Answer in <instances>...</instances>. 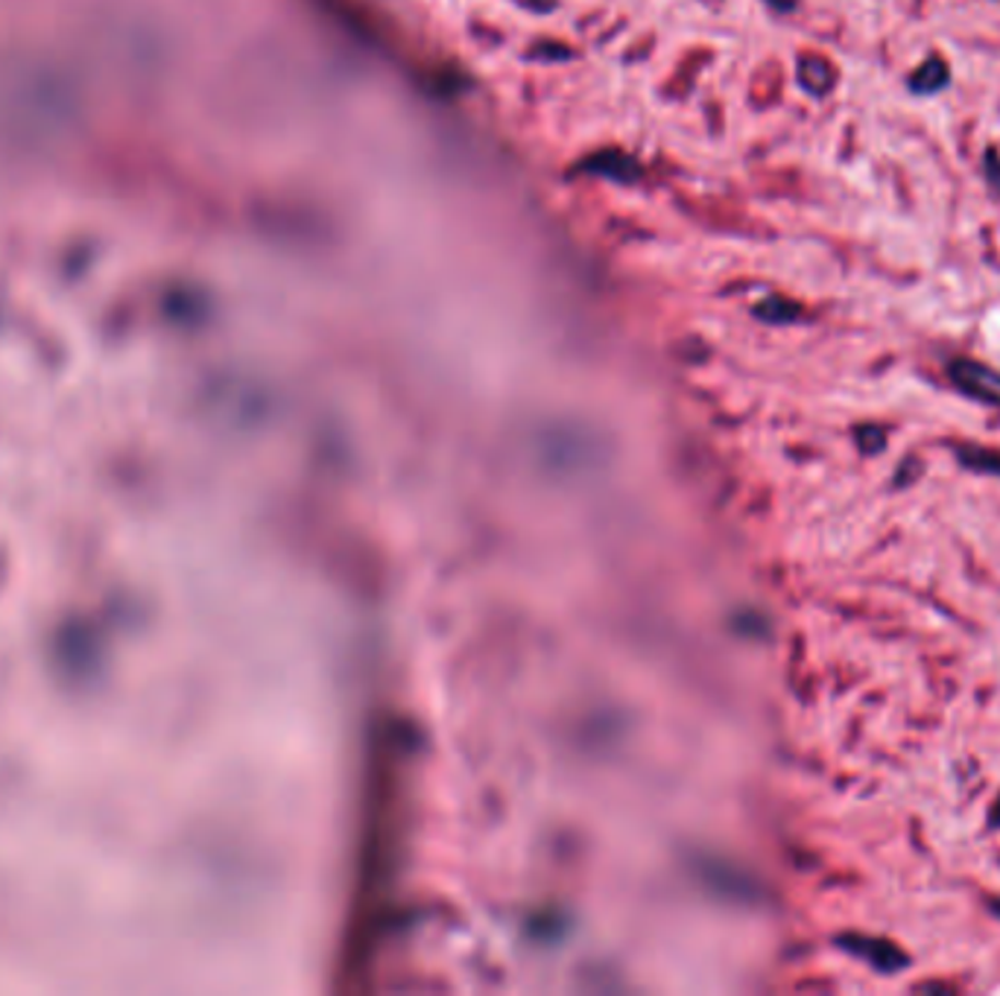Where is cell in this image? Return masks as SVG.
Instances as JSON below:
<instances>
[{"mask_svg":"<svg viewBox=\"0 0 1000 996\" xmlns=\"http://www.w3.org/2000/svg\"><path fill=\"white\" fill-rule=\"evenodd\" d=\"M760 319L769 321V325H784V321H795L802 319V304L790 302V298H781V295H772L767 302H760L755 307Z\"/></svg>","mask_w":1000,"mask_h":996,"instance_id":"cell-6","label":"cell"},{"mask_svg":"<svg viewBox=\"0 0 1000 996\" xmlns=\"http://www.w3.org/2000/svg\"><path fill=\"white\" fill-rule=\"evenodd\" d=\"M991 828H1000V798L991 807Z\"/></svg>","mask_w":1000,"mask_h":996,"instance_id":"cell-10","label":"cell"},{"mask_svg":"<svg viewBox=\"0 0 1000 996\" xmlns=\"http://www.w3.org/2000/svg\"><path fill=\"white\" fill-rule=\"evenodd\" d=\"M982 178L991 187V194L1000 196V155L998 150L982 152Z\"/></svg>","mask_w":1000,"mask_h":996,"instance_id":"cell-8","label":"cell"},{"mask_svg":"<svg viewBox=\"0 0 1000 996\" xmlns=\"http://www.w3.org/2000/svg\"><path fill=\"white\" fill-rule=\"evenodd\" d=\"M951 80H954V77H951V68H947L945 59L939 54H930L928 59L907 77V89H910V94H916V97H937V94L951 89Z\"/></svg>","mask_w":1000,"mask_h":996,"instance_id":"cell-3","label":"cell"},{"mask_svg":"<svg viewBox=\"0 0 1000 996\" xmlns=\"http://www.w3.org/2000/svg\"><path fill=\"white\" fill-rule=\"evenodd\" d=\"M956 462L977 473H995L1000 477V450L998 447H980V445H956L954 447Z\"/></svg>","mask_w":1000,"mask_h":996,"instance_id":"cell-5","label":"cell"},{"mask_svg":"<svg viewBox=\"0 0 1000 996\" xmlns=\"http://www.w3.org/2000/svg\"><path fill=\"white\" fill-rule=\"evenodd\" d=\"M947 377L954 383L956 389L974 398V401L989 403V407H1000V374L995 368L965 356H956L947 363Z\"/></svg>","mask_w":1000,"mask_h":996,"instance_id":"cell-1","label":"cell"},{"mask_svg":"<svg viewBox=\"0 0 1000 996\" xmlns=\"http://www.w3.org/2000/svg\"><path fill=\"white\" fill-rule=\"evenodd\" d=\"M842 950L851 952V956H858V959H867L877 973H895V970H904L910 964V956L898 947V944L886 941V938H869V935H842L837 938Z\"/></svg>","mask_w":1000,"mask_h":996,"instance_id":"cell-2","label":"cell"},{"mask_svg":"<svg viewBox=\"0 0 1000 996\" xmlns=\"http://www.w3.org/2000/svg\"><path fill=\"white\" fill-rule=\"evenodd\" d=\"M767 3L778 12H790V10H795V3H799V0H767Z\"/></svg>","mask_w":1000,"mask_h":996,"instance_id":"cell-9","label":"cell"},{"mask_svg":"<svg viewBox=\"0 0 1000 996\" xmlns=\"http://www.w3.org/2000/svg\"><path fill=\"white\" fill-rule=\"evenodd\" d=\"M858 442H860V447H863V454H881V450L886 447L884 427H877V424L858 427Z\"/></svg>","mask_w":1000,"mask_h":996,"instance_id":"cell-7","label":"cell"},{"mask_svg":"<svg viewBox=\"0 0 1000 996\" xmlns=\"http://www.w3.org/2000/svg\"><path fill=\"white\" fill-rule=\"evenodd\" d=\"M795 73H799V85H802L811 97H825V94H830L834 85H837V68H834L825 56H799Z\"/></svg>","mask_w":1000,"mask_h":996,"instance_id":"cell-4","label":"cell"}]
</instances>
